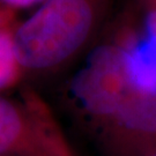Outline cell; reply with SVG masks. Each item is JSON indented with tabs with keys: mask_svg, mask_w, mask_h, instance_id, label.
Listing matches in <instances>:
<instances>
[{
	"mask_svg": "<svg viewBox=\"0 0 156 156\" xmlns=\"http://www.w3.org/2000/svg\"><path fill=\"white\" fill-rule=\"evenodd\" d=\"M116 19L134 42L156 51V0H125Z\"/></svg>",
	"mask_w": 156,
	"mask_h": 156,
	"instance_id": "5",
	"label": "cell"
},
{
	"mask_svg": "<svg viewBox=\"0 0 156 156\" xmlns=\"http://www.w3.org/2000/svg\"><path fill=\"white\" fill-rule=\"evenodd\" d=\"M154 156H156V154H155V155H154Z\"/></svg>",
	"mask_w": 156,
	"mask_h": 156,
	"instance_id": "7",
	"label": "cell"
},
{
	"mask_svg": "<svg viewBox=\"0 0 156 156\" xmlns=\"http://www.w3.org/2000/svg\"><path fill=\"white\" fill-rule=\"evenodd\" d=\"M17 12L0 5V94L16 88L26 79L16 43Z\"/></svg>",
	"mask_w": 156,
	"mask_h": 156,
	"instance_id": "4",
	"label": "cell"
},
{
	"mask_svg": "<svg viewBox=\"0 0 156 156\" xmlns=\"http://www.w3.org/2000/svg\"><path fill=\"white\" fill-rule=\"evenodd\" d=\"M45 0H0V5L9 9L19 12L20 9L30 8L34 6H39Z\"/></svg>",
	"mask_w": 156,
	"mask_h": 156,
	"instance_id": "6",
	"label": "cell"
},
{
	"mask_svg": "<svg viewBox=\"0 0 156 156\" xmlns=\"http://www.w3.org/2000/svg\"><path fill=\"white\" fill-rule=\"evenodd\" d=\"M93 133L104 156H154L156 93L132 91Z\"/></svg>",
	"mask_w": 156,
	"mask_h": 156,
	"instance_id": "3",
	"label": "cell"
},
{
	"mask_svg": "<svg viewBox=\"0 0 156 156\" xmlns=\"http://www.w3.org/2000/svg\"><path fill=\"white\" fill-rule=\"evenodd\" d=\"M116 1H43L17 26V50L26 78L56 74L81 59L105 28Z\"/></svg>",
	"mask_w": 156,
	"mask_h": 156,
	"instance_id": "1",
	"label": "cell"
},
{
	"mask_svg": "<svg viewBox=\"0 0 156 156\" xmlns=\"http://www.w3.org/2000/svg\"><path fill=\"white\" fill-rule=\"evenodd\" d=\"M0 156H75L53 112L35 91L0 94Z\"/></svg>",
	"mask_w": 156,
	"mask_h": 156,
	"instance_id": "2",
	"label": "cell"
}]
</instances>
